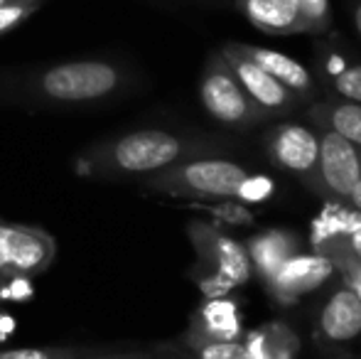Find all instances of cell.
I'll use <instances>...</instances> for the list:
<instances>
[{
    "label": "cell",
    "mask_w": 361,
    "mask_h": 359,
    "mask_svg": "<svg viewBox=\"0 0 361 359\" xmlns=\"http://www.w3.org/2000/svg\"><path fill=\"white\" fill-rule=\"evenodd\" d=\"M187 143L175 133L157 128L133 130L84 155V165L99 175H155L185 155Z\"/></svg>",
    "instance_id": "obj_1"
},
{
    "label": "cell",
    "mask_w": 361,
    "mask_h": 359,
    "mask_svg": "<svg viewBox=\"0 0 361 359\" xmlns=\"http://www.w3.org/2000/svg\"><path fill=\"white\" fill-rule=\"evenodd\" d=\"M123 84V72L104 59L54 64L35 79V91L52 104H91L116 94Z\"/></svg>",
    "instance_id": "obj_2"
},
{
    "label": "cell",
    "mask_w": 361,
    "mask_h": 359,
    "mask_svg": "<svg viewBox=\"0 0 361 359\" xmlns=\"http://www.w3.org/2000/svg\"><path fill=\"white\" fill-rule=\"evenodd\" d=\"M246 178L248 173L238 163L207 158L160 170V173L147 178V187L157 192H172V195H202L233 200V197H238V190H241Z\"/></svg>",
    "instance_id": "obj_3"
},
{
    "label": "cell",
    "mask_w": 361,
    "mask_h": 359,
    "mask_svg": "<svg viewBox=\"0 0 361 359\" xmlns=\"http://www.w3.org/2000/svg\"><path fill=\"white\" fill-rule=\"evenodd\" d=\"M57 244L47 231L0 221V283L35 278L52 266Z\"/></svg>",
    "instance_id": "obj_4"
},
{
    "label": "cell",
    "mask_w": 361,
    "mask_h": 359,
    "mask_svg": "<svg viewBox=\"0 0 361 359\" xmlns=\"http://www.w3.org/2000/svg\"><path fill=\"white\" fill-rule=\"evenodd\" d=\"M192 239H195L202 259L214 266V273L202 283V291L207 296L219 298L228 288L248 283V278H251V256L238 241L221 236L207 224H192Z\"/></svg>",
    "instance_id": "obj_5"
},
{
    "label": "cell",
    "mask_w": 361,
    "mask_h": 359,
    "mask_svg": "<svg viewBox=\"0 0 361 359\" xmlns=\"http://www.w3.org/2000/svg\"><path fill=\"white\" fill-rule=\"evenodd\" d=\"M200 99L204 111L224 126H243L256 116V104L233 77L221 52L212 54L200 82Z\"/></svg>",
    "instance_id": "obj_6"
},
{
    "label": "cell",
    "mask_w": 361,
    "mask_h": 359,
    "mask_svg": "<svg viewBox=\"0 0 361 359\" xmlns=\"http://www.w3.org/2000/svg\"><path fill=\"white\" fill-rule=\"evenodd\" d=\"M221 57L226 59V64L231 67L233 77L238 79V84L248 94V99L256 106L266 111H288L295 106V94L290 89L283 87L278 79H273L268 72H263L256 62H251L248 57H243L231 42L221 47Z\"/></svg>",
    "instance_id": "obj_7"
},
{
    "label": "cell",
    "mask_w": 361,
    "mask_h": 359,
    "mask_svg": "<svg viewBox=\"0 0 361 359\" xmlns=\"http://www.w3.org/2000/svg\"><path fill=\"white\" fill-rule=\"evenodd\" d=\"M317 165L322 170V180L339 197H349L352 187L361 180V158L357 145L334 130H327L319 140Z\"/></svg>",
    "instance_id": "obj_8"
},
{
    "label": "cell",
    "mask_w": 361,
    "mask_h": 359,
    "mask_svg": "<svg viewBox=\"0 0 361 359\" xmlns=\"http://www.w3.org/2000/svg\"><path fill=\"white\" fill-rule=\"evenodd\" d=\"M231 44L243 57L256 62L263 72H268L273 79H278L283 87L293 91L295 96L312 94V89H314L312 74H310L307 67H302L298 59L288 57V54H283V52H276V49L256 47V44H238V42H231Z\"/></svg>",
    "instance_id": "obj_9"
},
{
    "label": "cell",
    "mask_w": 361,
    "mask_h": 359,
    "mask_svg": "<svg viewBox=\"0 0 361 359\" xmlns=\"http://www.w3.org/2000/svg\"><path fill=\"white\" fill-rule=\"evenodd\" d=\"M273 155L288 170L295 173H310L317 168L319 158V140L310 128L300 123H283L273 133Z\"/></svg>",
    "instance_id": "obj_10"
},
{
    "label": "cell",
    "mask_w": 361,
    "mask_h": 359,
    "mask_svg": "<svg viewBox=\"0 0 361 359\" xmlns=\"http://www.w3.org/2000/svg\"><path fill=\"white\" fill-rule=\"evenodd\" d=\"M332 276V261L327 256H290L276 271L271 283L288 298L312 293Z\"/></svg>",
    "instance_id": "obj_11"
},
{
    "label": "cell",
    "mask_w": 361,
    "mask_h": 359,
    "mask_svg": "<svg viewBox=\"0 0 361 359\" xmlns=\"http://www.w3.org/2000/svg\"><path fill=\"white\" fill-rule=\"evenodd\" d=\"M238 8L256 30L268 35L305 32L298 0H238Z\"/></svg>",
    "instance_id": "obj_12"
},
{
    "label": "cell",
    "mask_w": 361,
    "mask_h": 359,
    "mask_svg": "<svg viewBox=\"0 0 361 359\" xmlns=\"http://www.w3.org/2000/svg\"><path fill=\"white\" fill-rule=\"evenodd\" d=\"M322 332L334 342H349L361 335V300L352 288L337 291L319 317Z\"/></svg>",
    "instance_id": "obj_13"
},
{
    "label": "cell",
    "mask_w": 361,
    "mask_h": 359,
    "mask_svg": "<svg viewBox=\"0 0 361 359\" xmlns=\"http://www.w3.org/2000/svg\"><path fill=\"white\" fill-rule=\"evenodd\" d=\"M202 340H233L238 335V317L228 300L212 298L200 312ZM200 340V342H202Z\"/></svg>",
    "instance_id": "obj_14"
},
{
    "label": "cell",
    "mask_w": 361,
    "mask_h": 359,
    "mask_svg": "<svg viewBox=\"0 0 361 359\" xmlns=\"http://www.w3.org/2000/svg\"><path fill=\"white\" fill-rule=\"evenodd\" d=\"M248 256H251V264H256L261 269L263 276L273 278L276 271L293 256V244H290L288 236L271 231V234H263L251 241Z\"/></svg>",
    "instance_id": "obj_15"
},
{
    "label": "cell",
    "mask_w": 361,
    "mask_h": 359,
    "mask_svg": "<svg viewBox=\"0 0 361 359\" xmlns=\"http://www.w3.org/2000/svg\"><path fill=\"white\" fill-rule=\"evenodd\" d=\"M327 121L334 133L347 138L349 143L361 145V104L354 101L334 104L332 109H327Z\"/></svg>",
    "instance_id": "obj_16"
},
{
    "label": "cell",
    "mask_w": 361,
    "mask_h": 359,
    "mask_svg": "<svg viewBox=\"0 0 361 359\" xmlns=\"http://www.w3.org/2000/svg\"><path fill=\"white\" fill-rule=\"evenodd\" d=\"M42 3L44 0H8V3L0 5V37L13 32L25 20L32 18L42 8Z\"/></svg>",
    "instance_id": "obj_17"
},
{
    "label": "cell",
    "mask_w": 361,
    "mask_h": 359,
    "mask_svg": "<svg viewBox=\"0 0 361 359\" xmlns=\"http://www.w3.org/2000/svg\"><path fill=\"white\" fill-rule=\"evenodd\" d=\"M298 8L305 32H324L332 25V5H329V0H298Z\"/></svg>",
    "instance_id": "obj_18"
},
{
    "label": "cell",
    "mask_w": 361,
    "mask_h": 359,
    "mask_svg": "<svg viewBox=\"0 0 361 359\" xmlns=\"http://www.w3.org/2000/svg\"><path fill=\"white\" fill-rule=\"evenodd\" d=\"M197 359H251V355L236 340H202L197 342Z\"/></svg>",
    "instance_id": "obj_19"
},
{
    "label": "cell",
    "mask_w": 361,
    "mask_h": 359,
    "mask_svg": "<svg viewBox=\"0 0 361 359\" xmlns=\"http://www.w3.org/2000/svg\"><path fill=\"white\" fill-rule=\"evenodd\" d=\"M91 347H23V350H0V359H64L89 352Z\"/></svg>",
    "instance_id": "obj_20"
},
{
    "label": "cell",
    "mask_w": 361,
    "mask_h": 359,
    "mask_svg": "<svg viewBox=\"0 0 361 359\" xmlns=\"http://www.w3.org/2000/svg\"><path fill=\"white\" fill-rule=\"evenodd\" d=\"M334 89H337L347 101L361 104V64L344 67L342 72L334 77Z\"/></svg>",
    "instance_id": "obj_21"
},
{
    "label": "cell",
    "mask_w": 361,
    "mask_h": 359,
    "mask_svg": "<svg viewBox=\"0 0 361 359\" xmlns=\"http://www.w3.org/2000/svg\"><path fill=\"white\" fill-rule=\"evenodd\" d=\"M271 192H273V182L271 180H268V178H251V175H248L246 182L241 185V190H238V200L261 202V200H266Z\"/></svg>",
    "instance_id": "obj_22"
},
{
    "label": "cell",
    "mask_w": 361,
    "mask_h": 359,
    "mask_svg": "<svg viewBox=\"0 0 361 359\" xmlns=\"http://www.w3.org/2000/svg\"><path fill=\"white\" fill-rule=\"evenodd\" d=\"M135 352H123V350H111V347H91L89 352L76 357H64V359H130Z\"/></svg>",
    "instance_id": "obj_23"
},
{
    "label": "cell",
    "mask_w": 361,
    "mask_h": 359,
    "mask_svg": "<svg viewBox=\"0 0 361 359\" xmlns=\"http://www.w3.org/2000/svg\"><path fill=\"white\" fill-rule=\"evenodd\" d=\"M347 239H349V246L354 249V254L361 259V217L357 214H349V221H347Z\"/></svg>",
    "instance_id": "obj_24"
},
{
    "label": "cell",
    "mask_w": 361,
    "mask_h": 359,
    "mask_svg": "<svg viewBox=\"0 0 361 359\" xmlns=\"http://www.w3.org/2000/svg\"><path fill=\"white\" fill-rule=\"evenodd\" d=\"M349 200H352L354 209L361 212V180L357 182V185L352 187V192H349Z\"/></svg>",
    "instance_id": "obj_25"
},
{
    "label": "cell",
    "mask_w": 361,
    "mask_h": 359,
    "mask_svg": "<svg viewBox=\"0 0 361 359\" xmlns=\"http://www.w3.org/2000/svg\"><path fill=\"white\" fill-rule=\"evenodd\" d=\"M354 25H357V32H359V37H361V3L354 8Z\"/></svg>",
    "instance_id": "obj_26"
},
{
    "label": "cell",
    "mask_w": 361,
    "mask_h": 359,
    "mask_svg": "<svg viewBox=\"0 0 361 359\" xmlns=\"http://www.w3.org/2000/svg\"><path fill=\"white\" fill-rule=\"evenodd\" d=\"M354 293L359 296V300H361V271L354 273V288H352Z\"/></svg>",
    "instance_id": "obj_27"
},
{
    "label": "cell",
    "mask_w": 361,
    "mask_h": 359,
    "mask_svg": "<svg viewBox=\"0 0 361 359\" xmlns=\"http://www.w3.org/2000/svg\"><path fill=\"white\" fill-rule=\"evenodd\" d=\"M130 359H160V357H152V355H140V352H135Z\"/></svg>",
    "instance_id": "obj_28"
},
{
    "label": "cell",
    "mask_w": 361,
    "mask_h": 359,
    "mask_svg": "<svg viewBox=\"0 0 361 359\" xmlns=\"http://www.w3.org/2000/svg\"><path fill=\"white\" fill-rule=\"evenodd\" d=\"M3 3H8V0H0V5H3Z\"/></svg>",
    "instance_id": "obj_29"
}]
</instances>
